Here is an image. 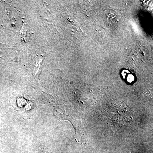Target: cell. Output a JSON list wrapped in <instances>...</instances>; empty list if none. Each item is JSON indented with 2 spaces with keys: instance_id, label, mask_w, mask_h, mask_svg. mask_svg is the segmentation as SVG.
<instances>
[{
  "instance_id": "obj_1",
  "label": "cell",
  "mask_w": 153,
  "mask_h": 153,
  "mask_svg": "<svg viewBox=\"0 0 153 153\" xmlns=\"http://www.w3.org/2000/svg\"><path fill=\"white\" fill-rule=\"evenodd\" d=\"M134 77L133 75H129L128 76V80L129 82H131L134 81Z\"/></svg>"
}]
</instances>
